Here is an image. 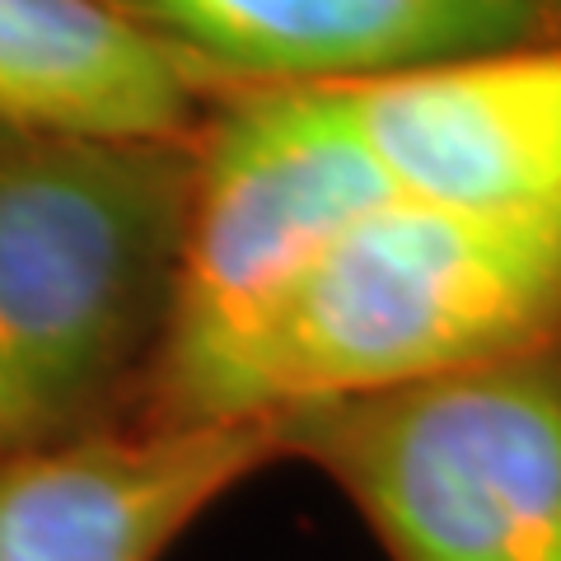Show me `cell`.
Wrapping results in <instances>:
<instances>
[{
    "instance_id": "1",
    "label": "cell",
    "mask_w": 561,
    "mask_h": 561,
    "mask_svg": "<svg viewBox=\"0 0 561 561\" xmlns=\"http://www.w3.org/2000/svg\"><path fill=\"white\" fill-rule=\"evenodd\" d=\"M187 202L192 136L0 127V459L136 421Z\"/></svg>"
},
{
    "instance_id": "2",
    "label": "cell",
    "mask_w": 561,
    "mask_h": 561,
    "mask_svg": "<svg viewBox=\"0 0 561 561\" xmlns=\"http://www.w3.org/2000/svg\"><path fill=\"white\" fill-rule=\"evenodd\" d=\"M561 337V216L389 202L356 220L154 426L398 389Z\"/></svg>"
},
{
    "instance_id": "3",
    "label": "cell",
    "mask_w": 561,
    "mask_h": 561,
    "mask_svg": "<svg viewBox=\"0 0 561 561\" xmlns=\"http://www.w3.org/2000/svg\"><path fill=\"white\" fill-rule=\"evenodd\" d=\"M389 561H561V337L472 370L267 412Z\"/></svg>"
},
{
    "instance_id": "4",
    "label": "cell",
    "mask_w": 561,
    "mask_h": 561,
    "mask_svg": "<svg viewBox=\"0 0 561 561\" xmlns=\"http://www.w3.org/2000/svg\"><path fill=\"white\" fill-rule=\"evenodd\" d=\"M398 202L332 90H225L192 131L179 300L131 426H154L332 239Z\"/></svg>"
},
{
    "instance_id": "5",
    "label": "cell",
    "mask_w": 561,
    "mask_h": 561,
    "mask_svg": "<svg viewBox=\"0 0 561 561\" xmlns=\"http://www.w3.org/2000/svg\"><path fill=\"white\" fill-rule=\"evenodd\" d=\"M210 94L332 90L561 43V0H103Z\"/></svg>"
},
{
    "instance_id": "6",
    "label": "cell",
    "mask_w": 561,
    "mask_h": 561,
    "mask_svg": "<svg viewBox=\"0 0 561 561\" xmlns=\"http://www.w3.org/2000/svg\"><path fill=\"white\" fill-rule=\"evenodd\" d=\"M280 463L272 416L117 426L0 459V561H164L220 496Z\"/></svg>"
},
{
    "instance_id": "7",
    "label": "cell",
    "mask_w": 561,
    "mask_h": 561,
    "mask_svg": "<svg viewBox=\"0 0 561 561\" xmlns=\"http://www.w3.org/2000/svg\"><path fill=\"white\" fill-rule=\"evenodd\" d=\"M342 99L402 202L561 216V43L342 84Z\"/></svg>"
},
{
    "instance_id": "8",
    "label": "cell",
    "mask_w": 561,
    "mask_h": 561,
    "mask_svg": "<svg viewBox=\"0 0 561 561\" xmlns=\"http://www.w3.org/2000/svg\"><path fill=\"white\" fill-rule=\"evenodd\" d=\"M210 99L103 0H0V127L173 140Z\"/></svg>"
}]
</instances>
